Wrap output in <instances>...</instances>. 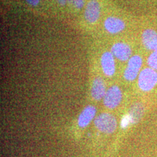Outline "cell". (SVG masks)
Instances as JSON below:
<instances>
[{"label":"cell","instance_id":"5bb4252c","mask_svg":"<svg viewBox=\"0 0 157 157\" xmlns=\"http://www.w3.org/2000/svg\"><path fill=\"white\" fill-rule=\"evenodd\" d=\"M67 1L72 7L77 10L82 9L84 5V0H67Z\"/></svg>","mask_w":157,"mask_h":157},{"label":"cell","instance_id":"8fae6325","mask_svg":"<svg viewBox=\"0 0 157 157\" xmlns=\"http://www.w3.org/2000/svg\"><path fill=\"white\" fill-rule=\"evenodd\" d=\"M96 113V109L93 105H88L80 113L78 119V124L80 127H85L93 119Z\"/></svg>","mask_w":157,"mask_h":157},{"label":"cell","instance_id":"7a4b0ae2","mask_svg":"<svg viewBox=\"0 0 157 157\" xmlns=\"http://www.w3.org/2000/svg\"><path fill=\"white\" fill-rule=\"evenodd\" d=\"M95 125L101 132L111 134L117 129V122L116 118L113 115L108 113H103L96 117Z\"/></svg>","mask_w":157,"mask_h":157},{"label":"cell","instance_id":"277c9868","mask_svg":"<svg viewBox=\"0 0 157 157\" xmlns=\"http://www.w3.org/2000/svg\"><path fill=\"white\" fill-rule=\"evenodd\" d=\"M121 98L122 93L120 88L116 85L111 86L108 89L105 97L103 98V103L108 109H113L119 105Z\"/></svg>","mask_w":157,"mask_h":157},{"label":"cell","instance_id":"30bf717a","mask_svg":"<svg viewBox=\"0 0 157 157\" xmlns=\"http://www.w3.org/2000/svg\"><path fill=\"white\" fill-rule=\"evenodd\" d=\"M107 90H105V82L103 78L98 77L94 80L91 89L92 97L95 101H100L105 97Z\"/></svg>","mask_w":157,"mask_h":157},{"label":"cell","instance_id":"2e32d148","mask_svg":"<svg viewBox=\"0 0 157 157\" xmlns=\"http://www.w3.org/2000/svg\"><path fill=\"white\" fill-rule=\"evenodd\" d=\"M27 2V3H29L30 5L32 6H36L39 4L40 0H25Z\"/></svg>","mask_w":157,"mask_h":157},{"label":"cell","instance_id":"ba28073f","mask_svg":"<svg viewBox=\"0 0 157 157\" xmlns=\"http://www.w3.org/2000/svg\"><path fill=\"white\" fill-rule=\"evenodd\" d=\"M142 42L148 50H157V32L153 29L145 30L142 34Z\"/></svg>","mask_w":157,"mask_h":157},{"label":"cell","instance_id":"8992f818","mask_svg":"<svg viewBox=\"0 0 157 157\" xmlns=\"http://www.w3.org/2000/svg\"><path fill=\"white\" fill-rule=\"evenodd\" d=\"M101 15V7L97 0H90L86 6L84 17L88 22L94 23L97 22Z\"/></svg>","mask_w":157,"mask_h":157},{"label":"cell","instance_id":"52a82bcc","mask_svg":"<svg viewBox=\"0 0 157 157\" xmlns=\"http://www.w3.org/2000/svg\"><path fill=\"white\" fill-rule=\"evenodd\" d=\"M101 66L104 74L107 76L114 75L116 65L114 56L111 52H105L101 56Z\"/></svg>","mask_w":157,"mask_h":157},{"label":"cell","instance_id":"3957f363","mask_svg":"<svg viewBox=\"0 0 157 157\" xmlns=\"http://www.w3.org/2000/svg\"><path fill=\"white\" fill-rule=\"evenodd\" d=\"M143 64V59L140 56H133L129 58L124 72V77L127 81H134L139 76L140 71Z\"/></svg>","mask_w":157,"mask_h":157},{"label":"cell","instance_id":"6da1fadb","mask_svg":"<svg viewBox=\"0 0 157 157\" xmlns=\"http://www.w3.org/2000/svg\"><path fill=\"white\" fill-rule=\"evenodd\" d=\"M138 87L143 92L151 91L157 84L156 71L146 68L140 71L138 76Z\"/></svg>","mask_w":157,"mask_h":157},{"label":"cell","instance_id":"9a60e30c","mask_svg":"<svg viewBox=\"0 0 157 157\" xmlns=\"http://www.w3.org/2000/svg\"><path fill=\"white\" fill-rule=\"evenodd\" d=\"M129 123H131L130 119H129V116L127 115V116H125V117H124L122 120H121V125L123 128H125V127H127V126H128Z\"/></svg>","mask_w":157,"mask_h":157},{"label":"cell","instance_id":"9c48e42d","mask_svg":"<svg viewBox=\"0 0 157 157\" xmlns=\"http://www.w3.org/2000/svg\"><path fill=\"white\" fill-rule=\"evenodd\" d=\"M104 26L110 34H118L125 28V24L122 20L116 17H109L104 22Z\"/></svg>","mask_w":157,"mask_h":157},{"label":"cell","instance_id":"7c38bea8","mask_svg":"<svg viewBox=\"0 0 157 157\" xmlns=\"http://www.w3.org/2000/svg\"><path fill=\"white\" fill-rule=\"evenodd\" d=\"M144 113V107L142 104L137 103L131 106L129 112V117L132 124H136L140 121Z\"/></svg>","mask_w":157,"mask_h":157},{"label":"cell","instance_id":"5b68a950","mask_svg":"<svg viewBox=\"0 0 157 157\" xmlns=\"http://www.w3.org/2000/svg\"><path fill=\"white\" fill-rule=\"evenodd\" d=\"M111 52L114 56L121 61H127L131 58L132 55V50L128 44L124 42H117L111 47Z\"/></svg>","mask_w":157,"mask_h":157},{"label":"cell","instance_id":"4fadbf2b","mask_svg":"<svg viewBox=\"0 0 157 157\" xmlns=\"http://www.w3.org/2000/svg\"><path fill=\"white\" fill-rule=\"evenodd\" d=\"M147 63L151 68L157 71V50L151 53L147 60Z\"/></svg>","mask_w":157,"mask_h":157},{"label":"cell","instance_id":"e0dca14e","mask_svg":"<svg viewBox=\"0 0 157 157\" xmlns=\"http://www.w3.org/2000/svg\"><path fill=\"white\" fill-rule=\"evenodd\" d=\"M56 1L58 2L60 5H65V4L66 3V0H56Z\"/></svg>","mask_w":157,"mask_h":157}]
</instances>
